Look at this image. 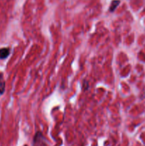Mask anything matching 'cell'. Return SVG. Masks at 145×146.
<instances>
[{
	"label": "cell",
	"instance_id": "cell-1",
	"mask_svg": "<svg viewBox=\"0 0 145 146\" xmlns=\"http://www.w3.org/2000/svg\"><path fill=\"white\" fill-rule=\"evenodd\" d=\"M33 146H46V140L41 131L35 134L33 139Z\"/></svg>",
	"mask_w": 145,
	"mask_h": 146
},
{
	"label": "cell",
	"instance_id": "cell-2",
	"mask_svg": "<svg viewBox=\"0 0 145 146\" xmlns=\"http://www.w3.org/2000/svg\"><path fill=\"white\" fill-rule=\"evenodd\" d=\"M11 53L9 47H2L0 48V60H4L9 57Z\"/></svg>",
	"mask_w": 145,
	"mask_h": 146
},
{
	"label": "cell",
	"instance_id": "cell-3",
	"mask_svg": "<svg viewBox=\"0 0 145 146\" xmlns=\"http://www.w3.org/2000/svg\"><path fill=\"white\" fill-rule=\"evenodd\" d=\"M6 90V81L3 72H0V96L4 94Z\"/></svg>",
	"mask_w": 145,
	"mask_h": 146
},
{
	"label": "cell",
	"instance_id": "cell-4",
	"mask_svg": "<svg viewBox=\"0 0 145 146\" xmlns=\"http://www.w3.org/2000/svg\"><path fill=\"white\" fill-rule=\"evenodd\" d=\"M119 3H120V1H119V0H114V1H112V2H111L110 6H109V11H110V12L115 11V10L116 9V8L119 4Z\"/></svg>",
	"mask_w": 145,
	"mask_h": 146
},
{
	"label": "cell",
	"instance_id": "cell-5",
	"mask_svg": "<svg viewBox=\"0 0 145 146\" xmlns=\"http://www.w3.org/2000/svg\"><path fill=\"white\" fill-rule=\"evenodd\" d=\"M24 146H28V145H24Z\"/></svg>",
	"mask_w": 145,
	"mask_h": 146
}]
</instances>
